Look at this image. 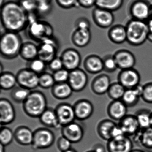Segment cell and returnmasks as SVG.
I'll use <instances>...</instances> for the list:
<instances>
[{
    "label": "cell",
    "mask_w": 152,
    "mask_h": 152,
    "mask_svg": "<svg viewBox=\"0 0 152 152\" xmlns=\"http://www.w3.org/2000/svg\"><path fill=\"white\" fill-rule=\"evenodd\" d=\"M92 150L96 152H106L105 148L101 144H97L93 146Z\"/></svg>",
    "instance_id": "obj_51"
},
{
    "label": "cell",
    "mask_w": 152,
    "mask_h": 152,
    "mask_svg": "<svg viewBox=\"0 0 152 152\" xmlns=\"http://www.w3.org/2000/svg\"><path fill=\"white\" fill-rule=\"evenodd\" d=\"M14 138V132L11 129L5 126H2L0 130L1 144L6 146L10 145Z\"/></svg>",
    "instance_id": "obj_38"
},
{
    "label": "cell",
    "mask_w": 152,
    "mask_h": 152,
    "mask_svg": "<svg viewBox=\"0 0 152 152\" xmlns=\"http://www.w3.org/2000/svg\"><path fill=\"white\" fill-rule=\"evenodd\" d=\"M70 72L64 68L53 73L56 83H63L68 82Z\"/></svg>",
    "instance_id": "obj_42"
},
{
    "label": "cell",
    "mask_w": 152,
    "mask_h": 152,
    "mask_svg": "<svg viewBox=\"0 0 152 152\" xmlns=\"http://www.w3.org/2000/svg\"><path fill=\"white\" fill-rule=\"evenodd\" d=\"M38 3H39V2H47V1H49V2H51L52 0H35Z\"/></svg>",
    "instance_id": "obj_56"
},
{
    "label": "cell",
    "mask_w": 152,
    "mask_h": 152,
    "mask_svg": "<svg viewBox=\"0 0 152 152\" xmlns=\"http://www.w3.org/2000/svg\"><path fill=\"white\" fill-rule=\"evenodd\" d=\"M76 119L85 121L90 118L94 112V106L91 102L88 99L78 100L73 105Z\"/></svg>",
    "instance_id": "obj_18"
},
{
    "label": "cell",
    "mask_w": 152,
    "mask_h": 152,
    "mask_svg": "<svg viewBox=\"0 0 152 152\" xmlns=\"http://www.w3.org/2000/svg\"><path fill=\"white\" fill-rule=\"evenodd\" d=\"M0 150H1V152H5V146L0 144Z\"/></svg>",
    "instance_id": "obj_54"
},
{
    "label": "cell",
    "mask_w": 152,
    "mask_h": 152,
    "mask_svg": "<svg viewBox=\"0 0 152 152\" xmlns=\"http://www.w3.org/2000/svg\"><path fill=\"white\" fill-rule=\"evenodd\" d=\"M3 66L2 65V64H1V65H0V71H1V74L3 72Z\"/></svg>",
    "instance_id": "obj_58"
},
{
    "label": "cell",
    "mask_w": 152,
    "mask_h": 152,
    "mask_svg": "<svg viewBox=\"0 0 152 152\" xmlns=\"http://www.w3.org/2000/svg\"><path fill=\"white\" fill-rule=\"evenodd\" d=\"M15 140L23 146L32 145L33 141L34 132L25 126L18 127L14 132Z\"/></svg>",
    "instance_id": "obj_24"
},
{
    "label": "cell",
    "mask_w": 152,
    "mask_h": 152,
    "mask_svg": "<svg viewBox=\"0 0 152 152\" xmlns=\"http://www.w3.org/2000/svg\"><path fill=\"white\" fill-rule=\"evenodd\" d=\"M55 111L62 127L73 122L76 119L73 106L68 103H60L57 106Z\"/></svg>",
    "instance_id": "obj_14"
},
{
    "label": "cell",
    "mask_w": 152,
    "mask_h": 152,
    "mask_svg": "<svg viewBox=\"0 0 152 152\" xmlns=\"http://www.w3.org/2000/svg\"><path fill=\"white\" fill-rule=\"evenodd\" d=\"M17 84L16 75L10 72H3L0 76L1 88L3 90H12Z\"/></svg>",
    "instance_id": "obj_33"
},
{
    "label": "cell",
    "mask_w": 152,
    "mask_h": 152,
    "mask_svg": "<svg viewBox=\"0 0 152 152\" xmlns=\"http://www.w3.org/2000/svg\"><path fill=\"white\" fill-rule=\"evenodd\" d=\"M77 152L76 150H75V149H73V148H71V149H69V150H67V151H65V152Z\"/></svg>",
    "instance_id": "obj_57"
},
{
    "label": "cell",
    "mask_w": 152,
    "mask_h": 152,
    "mask_svg": "<svg viewBox=\"0 0 152 152\" xmlns=\"http://www.w3.org/2000/svg\"><path fill=\"white\" fill-rule=\"evenodd\" d=\"M90 26L89 21L85 17L79 18L75 23V29H90Z\"/></svg>",
    "instance_id": "obj_49"
},
{
    "label": "cell",
    "mask_w": 152,
    "mask_h": 152,
    "mask_svg": "<svg viewBox=\"0 0 152 152\" xmlns=\"http://www.w3.org/2000/svg\"><path fill=\"white\" fill-rule=\"evenodd\" d=\"M116 124L113 120L104 119L99 122L97 127V132L99 137L108 141L112 139V133Z\"/></svg>",
    "instance_id": "obj_28"
},
{
    "label": "cell",
    "mask_w": 152,
    "mask_h": 152,
    "mask_svg": "<svg viewBox=\"0 0 152 152\" xmlns=\"http://www.w3.org/2000/svg\"><path fill=\"white\" fill-rule=\"evenodd\" d=\"M141 98L146 103L152 104V82L148 83L143 85Z\"/></svg>",
    "instance_id": "obj_45"
},
{
    "label": "cell",
    "mask_w": 152,
    "mask_h": 152,
    "mask_svg": "<svg viewBox=\"0 0 152 152\" xmlns=\"http://www.w3.org/2000/svg\"><path fill=\"white\" fill-rule=\"evenodd\" d=\"M131 152H146L145 151L140 149H134L132 150Z\"/></svg>",
    "instance_id": "obj_55"
},
{
    "label": "cell",
    "mask_w": 152,
    "mask_h": 152,
    "mask_svg": "<svg viewBox=\"0 0 152 152\" xmlns=\"http://www.w3.org/2000/svg\"></svg>",
    "instance_id": "obj_62"
},
{
    "label": "cell",
    "mask_w": 152,
    "mask_h": 152,
    "mask_svg": "<svg viewBox=\"0 0 152 152\" xmlns=\"http://www.w3.org/2000/svg\"><path fill=\"white\" fill-rule=\"evenodd\" d=\"M72 143L70 140L62 136L58 140L57 146L59 150L64 152L72 148Z\"/></svg>",
    "instance_id": "obj_47"
},
{
    "label": "cell",
    "mask_w": 152,
    "mask_h": 152,
    "mask_svg": "<svg viewBox=\"0 0 152 152\" xmlns=\"http://www.w3.org/2000/svg\"><path fill=\"white\" fill-rule=\"evenodd\" d=\"M124 0H96V7L113 12L121 8Z\"/></svg>",
    "instance_id": "obj_35"
},
{
    "label": "cell",
    "mask_w": 152,
    "mask_h": 152,
    "mask_svg": "<svg viewBox=\"0 0 152 152\" xmlns=\"http://www.w3.org/2000/svg\"><path fill=\"white\" fill-rule=\"evenodd\" d=\"M48 102L44 93L39 91H31L23 104V109L28 116L39 118L48 108Z\"/></svg>",
    "instance_id": "obj_3"
},
{
    "label": "cell",
    "mask_w": 152,
    "mask_h": 152,
    "mask_svg": "<svg viewBox=\"0 0 152 152\" xmlns=\"http://www.w3.org/2000/svg\"><path fill=\"white\" fill-rule=\"evenodd\" d=\"M135 116L140 129H145L152 127V112L146 109L138 110Z\"/></svg>",
    "instance_id": "obj_32"
},
{
    "label": "cell",
    "mask_w": 152,
    "mask_h": 152,
    "mask_svg": "<svg viewBox=\"0 0 152 152\" xmlns=\"http://www.w3.org/2000/svg\"><path fill=\"white\" fill-rule=\"evenodd\" d=\"M95 152V151H94V150H90V151H88V152Z\"/></svg>",
    "instance_id": "obj_61"
},
{
    "label": "cell",
    "mask_w": 152,
    "mask_h": 152,
    "mask_svg": "<svg viewBox=\"0 0 152 152\" xmlns=\"http://www.w3.org/2000/svg\"><path fill=\"white\" fill-rule=\"evenodd\" d=\"M91 39L90 29H75L72 35L73 44L79 48L88 46Z\"/></svg>",
    "instance_id": "obj_25"
},
{
    "label": "cell",
    "mask_w": 152,
    "mask_h": 152,
    "mask_svg": "<svg viewBox=\"0 0 152 152\" xmlns=\"http://www.w3.org/2000/svg\"><path fill=\"white\" fill-rule=\"evenodd\" d=\"M104 71L107 73L115 72L118 67L114 56L107 55L103 58Z\"/></svg>",
    "instance_id": "obj_41"
},
{
    "label": "cell",
    "mask_w": 152,
    "mask_h": 152,
    "mask_svg": "<svg viewBox=\"0 0 152 152\" xmlns=\"http://www.w3.org/2000/svg\"><path fill=\"white\" fill-rule=\"evenodd\" d=\"M1 21L8 31L19 33L28 27L27 13L16 1L5 2L1 7Z\"/></svg>",
    "instance_id": "obj_1"
},
{
    "label": "cell",
    "mask_w": 152,
    "mask_h": 152,
    "mask_svg": "<svg viewBox=\"0 0 152 152\" xmlns=\"http://www.w3.org/2000/svg\"><path fill=\"white\" fill-rule=\"evenodd\" d=\"M0 122L1 126L10 124L15 119V107L9 99L5 98L0 99Z\"/></svg>",
    "instance_id": "obj_16"
},
{
    "label": "cell",
    "mask_w": 152,
    "mask_h": 152,
    "mask_svg": "<svg viewBox=\"0 0 152 152\" xmlns=\"http://www.w3.org/2000/svg\"><path fill=\"white\" fill-rule=\"evenodd\" d=\"M88 81L87 73L79 68L70 72L67 83L73 91L78 92L82 91L87 87Z\"/></svg>",
    "instance_id": "obj_11"
},
{
    "label": "cell",
    "mask_w": 152,
    "mask_h": 152,
    "mask_svg": "<svg viewBox=\"0 0 152 152\" xmlns=\"http://www.w3.org/2000/svg\"><path fill=\"white\" fill-rule=\"evenodd\" d=\"M150 14H151V16H152V5H151V8H150Z\"/></svg>",
    "instance_id": "obj_60"
},
{
    "label": "cell",
    "mask_w": 152,
    "mask_h": 152,
    "mask_svg": "<svg viewBox=\"0 0 152 152\" xmlns=\"http://www.w3.org/2000/svg\"><path fill=\"white\" fill-rule=\"evenodd\" d=\"M5 3L4 0H0V7H1L5 4Z\"/></svg>",
    "instance_id": "obj_59"
},
{
    "label": "cell",
    "mask_w": 152,
    "mask_h": 152,
    "mask_svg": "<svg viewBox=\"0 0 152 152\" xmlns=\"http://www.w3.org/2000/svg\"><path fill=\"white\" fill-rule=\"evenodd\" d=\"M126 89L117 81L112 83L107 93L109 98L113 100H121Z\"/></svg>",
    "instance_id": "obj_36"
},
{
    "label": "cell",
    "mask_w": 152,
    "mask_h": 152,
    "mask_svg": "<svg viewBox=\"0 0 152 152\" xmlns=\"http://www.w3.org/2000/svg\"><path fill=\"white\" fill-rule=\"evenodd\" d=\"M60 57L64 68L69 72L79 68L81 63V56L80 52L72 48L65 50Z\"/></svg>",
    "instance_id": "obj_9"
},
{
    "label": "cell",
    "mask_w": 152,
    "mask_h": 152,
    "mask_svg": "<svg viewBox=\"0 0 152 152\" xmlns=\"http://www.w3.org/2000/svg\"><path fill=\"white\" fill-rule=\"evenodd\" d=\"M19 3L27 14L36 12L38 2L35 0H20Z\"/></svg>",
    "instance_id": "obj_43"
},
{
    "label": "cell",
    "mask_w": 152,
    "mask_h": 152,
    "mask_svg": "<svg viewBox=\"0 0 152 152\" xmlns=\"http://www.w3.org/2000/svg\"><path fill=\"white\" fill-rule=\"evenodd\" d=\"M96 0H78L80 7L85 9H89L96 6Z\"/></svg>",
    "instance_id": "obj_50"
},
{
    "label": "cell",
    "mask_w": 152,
    "mask_h": 152,
    "mask_svg": "<svg viewBox=\"0 0 152 152\" xmlns=\"http://www.w3.org/2000/svg\"><path fill=\"white\" fill-rule=\"evenodd\" d=\"M56 1L60 8L64 9H70L80 7L78 0H56Z\"/></svg>",
    "instance_id": "obj_46"
},
{
    "label": "cell",
    "mask_w": 152,
    "mask_h": 152,
    "mask_svg": "<svg viewBox=\"0 0 152 152\" xmlns=\"http://www.w3.org/2000/svg\"><path fill=\"white\" fill-rule=\"evenodd\" d=\"M17 84L29 90L39 87V75L28 68L21 69L16 75Z\"/></svg>",
    "instance_id": "obj_8"
},
{
    "label": "cell",
    "mask_w": 152,
    "mask_h": 152,
    "mask_svg": "<svg viewBox=\"0 0 152 152\" xmlns=\"http://www.w3.org/2000/svg\"><path fill=\"white\" fill-rule=\"evenodd\" d=\"M23 44L22 37L18 33L6 31L0 39L1 57L7 60L15 58L19 56Z\"/></svg>",
    "instance_id": "obj_2"
},
{
    "label": "cell",
    "mask_w": 152,
    "mask_h": 152,
    "mask_svg": "<svg viewBox=\"0 0 152 152\" xmlns=\"http://www.w3.org/2000/svg\"><path fill=\"white\" fill-rule=\"evenodd\" d=\"M48 65L50 70L54 73L64 68L63 62L60 57H56L50 61Z\"/></svg>",
    "instance_id": "obj_48"
},
{
    "label": "cell",
    "mask_w": 152,
    "mask_h": 152,
    "mask_svg": "<svg viewBox=\"0 0 152 152\" xmlns=\"http://www.w3.org/2000/svg\"><path fill=\"white\" fill-rule=\"evenodd\" d=\"M56 83L53 75L49 73L44 72L39 75V87L42 88H52Z\"/></svg>",
    "instance_id": "obj_39"
},
{
    "label": "cell",
    "mask_w": 152,
    "mask_h": 152,
    "mask_svg": "<svg viewBox=\"0 0 152 152\" xmlns=\"http://www.w3.org/2000/svg\"><path fill=\"white\" fill-rule=\"evenodd\" d=\"M31 91L19 86L15 87L11 91L10 94L11 98L16 103L23 104L28 97Z\"/></svg>",
    "instance_id": "obj_37"
},
{
    "label": "cell",
    "mask_w": 152,
    "mask_h": 152,
    "mask_svg": "<svg viewBox=\"0 0 152 152\" xmlns=\"http://www.w3.org/2000/svg\"><path fill=\"white\" fill-rule=\"evenodd\" d=\"M128 107L121 100H112L107 107L108 116L113 121H119L127 115Z\"/></svg>",
    "instance_id": "obj_20"
},
{
    "label": "cell",
    "mask_w": 152,
    "mask_h": 152,
    "mask_svg": "<svg viewBox=\"0 0 152 152\" xmlns=\"http://www.w3.org/2000/svg\"><path fill=\"white\" fill-rule=\"evenodd\" d=\"M52 96L58 99L64 100L69 98L73 91L68 83H56L51 88Z\"/></svg>",
    "instance_id": "obj_27"
},
{
    "label": "cell",
    "mask_w": 152,
    "mask_h": 152,
    "mask_svg": "<svg viewBox=\"0 0 152 152\" xmlns=\"http://www.w3.org/2000/svg\"><path fill=\"white\" fill-rule=\"evenodd\" d=\"M147 40H148L149 42H152V31H149V33L148 35Z\"/></svg>",
    "instance_id": "obj_53"
},
{
    "label": "cell",
    "mask_w": 152,
    "mask_h": 152,
    "mask_svg": "<svg viewBox=\"0 0 152 152\" xmlns=\"http://www.w3.org/2000/svg\"><path fill=\"white\" fill-rule=\"evenodd\" d=\"M118 124L125 135L129 137L134 136L140 129L135 115L127 114Z\"/></svg>",
    "instance_id": "obj_21"
},
{
    "label": "cell",
    "mask_w": 152,
    "mask_h": 152,
    "mask_svg": "<svg viewBox=\"0 0 152 152\" xmlns=\"http://www.w3.org/2000/svg\"><path fill=\"white\" fill-rule=\"evenodd\" d=\"M38 48V58L48 64L56 57L59 44L56 39L53 36L47 38L40 42Z\"/></svg>",
    "instance_id": "obj_6"
},
{
    "label": "cell",
    "mask_w": 152,
    "mask_h": 152,
    "mask_svg": "<svg viewBox=\"0 0 152 152\" xmlns=\"http://www.w3.org/2000/svg\"><path fill=\"white\" fill-rule=\"evenodd\" d=\"M83 66L86 72L91 74H97L104 71L103 58L96 55L88 56L84 59Z\"/></svg>",
    "instance_id": "obj_23"
},
{
    "label": "cell",
    "mask_w": 152,
    "mask_h": 152,
    "mask_svg": "<svg viewBox=\"0 0 152 152\" xmlns=\"http://www.w3.org/2000/svg\"><path fill=\"white\" fill-rule=\"evenodd\" d=\"M40 121L48 128L59 129L62 128L55 109L48 108L39 117Z\"/></svg>",
    "instance_id": "obj_26"
},
{
    "label": "cell",
    "mask_w": 152,
    "mask_h": 152,
    "mask_svg": "<svg viewBox=\"0 0 152 152\" xmlns=\"http://www.w3.org/2000/svg\"><path fill=\"white\" fill-rule=\"evenodd\" d=\"M141 98L140 94L135 88L127 89L124 94L121 100L128 107H132L136 106Z\"/></svg>",
    "instance_id": "obj_34"
},
{
    "label": "cell",
    "mask_w": 152,
    "mask_h": 152,
    "mask_svg": "<svg viewBox=\"0 0 152 152\" xmlns=\"http://www.w3.org/2000/svg\"><path fill=\"white\" fill-rule=\"evenodd\" d=\"M150 8L145 0H136L132 4L130 11L133 19L145 22L151 17Z\"/></svg>",
    "instance_id": "obj_13"
},
{
    "label": "cell",
    "mask_w": 152,
    "mask_h": 152,
    "mask_svg": "<svg viewBox=\"0 0 152 152\" xmlns=\"http://www.w3.org/2000/svg\"><path fill=\"white\" fill-rule=\"evenodd\" d=\"M113 56L118 68L121 70L133 68L136 64L135 56L129 50H121L117 51Z\"/></svg>",
    "instance_id": "obj_19"
},
{
    "label": "cell",
    "mask_w": 152,
    "mask_h": 152,
    "mask_svg": "<svg viewBox=\"0 0 152 152\" xmlns=\"http://www.w3.org/2000/svg\"><path fill=\"white\" fill-rule=\"evenodd\" d=\"M135 140L147 149H152V127L140 129L134 136Z\"/></svg>",
    "instance_id": "obj_31"
},
{
    "label": "cell",
    "mask_w": 152,
    "mask_h": 152,
    "mask_svg": "<svg viewBox=\"0 0 152 152\" xmlns=\"http://www.w3.org/2000/svg\"><path fill=\"white\" fill-rule=\"evenodd\" d=\"M38 46L31 42L23 43L20 50L19 56L24 60L27 62L38 58Z\"/></svg>",
    "instance_id": "obj_29"
},
{
    "label": "cell",
    "mask_w": 152,
    "mask_h": 152,
    "mask_svg": "<svg viewBox=\"0 0 152 152\" xmlns=\"http://www.w3.org/2000/svg\"><path fill=\"white\" fill-rule=\"evenodd\" d=\"M51 2H42L38 3L36 12L40 17L48 15L52 10Z\"/></svg>",
    "instance_id": "obj_44"
},
{
    "label": "cell",
    "mask_w": 152,
    "mask_h": 152,
    "mask_svg": "<svg viewBox=\"0 0 152 152\" xmlns=\"http://www.w3.org/2000/svg\"><path fill=\"white\" fill-rule=\"evenodd\" d=\"M108 152H131L133 150V143L129 137L124 135L107 141Z\"/></svg>",
    "instance_id": "obj_12"
},
{
    "label": "cell",
    "mask_w": 152,
    "mask_h": 152,
    "mask_svg": "<svg viewBox=\"0 0 152 152\" xmlns=\"http://www.w3.org/2000/svg\"><path fill=\"white\" fill-rule=\"evenodd\" d=\"M125 27L127 41L130 45L140 46L147 40L149 27L145 21L132 19L128 22Z\"/></svg>",
    "instance_id": "obj_4"
},
{
    "label": "cell",
    "mask_w": 152,
    "mask_h": 152,
    "mask_svg": "<svg viewBox=\"0 0 152 152\" xmlns=\"http://www.w3.org/2000/svg\"><path fill=\"white\" fill-rule=\"evenodd\" d=\"M47 64L39 58L28 62L27 68L40 75L45 72Z\"/></svg>",
    "instance_id": "obj_40"
},
{
    "label": "cell",
    "mask_w": 152,
    "mask_h": 152,
    "mask_svg": "<svg viewBox=\"0 0 152 152\" xmlns=\"http://www.w3.org/2000/svg\"><path fill=\"white\" fill-rule=\"evenodd\" d=\"M55 141V136L51 130L40 128L34 132L33 147L35 149H46L50 147Z\"/></svg>",
    "instance_id": "obj_7"
},
{
    "label": "cell",
    "mask_w": 152,
    "mask_h": 152,
    "mask_svg": "<svg viewBox=\"0 0 152 152\" xmlns=\"http://www.w3.org/2000/svg\"><path fill=\"white\" fill-rule=\"evenodd\" d=\"M92 17L96 25L104 29L110 27L114 21L113 12L96 7L92 11Z\"/></svg>",
    "instance_id": "obj_15"
},
{
    "label": "cell",
    "mask_w": 152,
    "mask_h": 152,
    "mask_svg": "<svg viewBox=\"0 0 152 152\" xmlns=\"http://www.w3.org/2000/svg\"><path fill=\"white\" fill-rule=\"evenodd\" d=\"M62 136L66 138L72 143H78L83 138L84 129L78 123L73 122L61 128Z\"/></svg>",
    "instance_id": "obj_17"
},
{
    "label": "cell",
    "mask_w": 152,
    "mask_h": 152,
    "mask_svg": "<svg viewBox=\"0 0 152 152\" xmlns=\"http://www.w3.org/2000/svg\"><path fill=\"white\" fill-rule=\"evenodd\" d=\"M28 34L32 40L40 42L47 39L53 37L54 29L48 22L38 20L28 26Z\"/></svg>",
    "instance_id": "obj_5"
},
{
    "label": "cell",
    "mask_w": 152,
    "mask_h": 152,
    "mask_svg": "<svg viewBox=\"0 0 152 152\" xmlns=\"http://www.w3.org/2000/svg\"><path fill=\"white\" fill-rule=\"evenodd\" d=\"M109 39L115 44H120L127 41L126 27L123 26H115L110 28L108 31Z\"/></svg>",
    "instance_id": "obj_30"
},
{
    "label": "cell",
    "mask_w": 152,
    "mask_h": 152,
    "mask_svg": "<svg viewBox=\"0 0 152 152\" xmlns=\"http://www.w3.org/2000/svg\"><path fill=\"white\" fill-rule=\"evenodd\" d=\"M119 82L125 88L131 89L140 84V76L134 68L121 70L117 77Z\"/></svg>",
    "instance_id": "obj_10"
},
{
    "label": "cell",
    "mask_w": 152,
    "mask_h": 152,
    "mask_svg": "<svg viewBox=\"0 0 152 152\" xmlns=\"http://www.w3.org/2000/svg\"><path fill=\"white\" fill-rule=\"evenodd\" d=\"M111 84L109 76L102 74L93 79L91 83V90L96 95H104L107 93Z\"/></svg>",
    "instance_id": "obj_22"
},
{
    "label": "cell",
    "mask_w": 152,
    "mask_h": 152,
    "mask_svg": "<svg viewBox=\"0 0 152 152\" xmlns=\"http://www.w3.org/2000/svg\"><path fill=\"white\" fill-rule=\"evenodd\" d=\"M147 23L149 27V31H152V16L150 17Z\"/></svg>",
    "instance_id": "obj_52"
}]
</instances>
